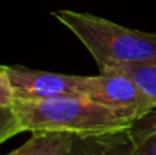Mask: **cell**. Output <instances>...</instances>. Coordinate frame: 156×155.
<instances>
[{
	"instance_id": "1",
	"label": "cell",
	"mask_w": 156,
	"mask_h": 155,
	"mask_svg": "<svg viewBox=\"0 0 156 155\" xmlns=\"http://www.w3.org/2000/svg\"><path fill=\"white\" fill-rule=\"evenodd\" d=\"M12 111L21 132L59 131L74 135H90L124 129L135 122L132 117L87 96L15 101Z\"/></svg>"
},
{
	"instance_id": "2",
	"label": "cell",
	"mask_w": 156,
	"mask_h": 155,
	"mask_svg": "<svg viewBox=\"0 0 156 155\" xmlns=\"http://www.w3.org/2000/svg\"><path fill=\"white\" fill-rule=\"evenodd\" d=\"M52 15L76 35L100 70L156 58V34L129 29L88 12L58 9Z\"/></svg>"
},
{
	"instance_id": "3",
	"label": "cell",
	"mask_w": 156,
	"mask_h": 155,
	"mask_svg": "<svg viewBox=\"0 0 156 155\" xmlns=\"http://www.w3.org/2000/svg\"><path fill=\"white\" fill-rule=\"evenodd\" d=\"M83 96L114 108L133 120L156 108V105L120 68H103L97 76H87Z\"/></svg>"
},
{
	"instance_id": "4",
	"label": "cell",
	"mask_w": 156,
	"mask_h": 155,
	"mask_svg": "<svg viewBox=\"0 0 156 155\" xmlns=\"http://www.w3.org/2000/svg\"><path fill=\"white\" fill-rule=\"evenodd\" d=\"M15 101H46L62 96H83L87 76L8 67Z\"/></svg>"
},
{
	"instance_id": "5",
	"label": "cell",
	"mask_w": 156,
	"mask_h": 155,
	"mask_svg": "<svg viewBox=\"0 0 156 155\" xmlns=\"http://www.w3.org/2000/svg\"><path fill=\"white\" fill-rule=\"evenodd\" d=\"M65 155H133V143L129 128L102 134L74 135Z\"/></svg>"
},
{
	"instance_id": "6",
	"label": "cell",
	"mask_w": 156,
	"mask_h": 155,
	"mask_svg": "<svg viewBox=\"0 0 156 155\" xmlns=\"http://www.w3.org/2000/svg\"><path fill=\"white\" fill-rule=\"evenodd\" d=\"M74 140V134L59 131H35L20 148L5 155H65Z\"/></svg>"
},
{
	"instance_id": "7",
	"label": "cell",
	"mask_w": 156,
	"mask_h": 155,
	"mask_svg": "<svg viewBox=\"0 0 156 155\" xmlns=\"http://www.w3.org/2000/svg\"><path fill=\"white\" fill-rule=\"evenodd\" d=\"M129 132L133 143V155H156V108L138 117Z\"/></svg>"
},
{
	"instance_id": "8",
	"label": "cell",
	"mask_w": 156,
	"mask_h": 155,
	"mask_svg": "<svg viewBox=\"0 0 156 155\" xmlns=\"http://www.w3.org/2000/svg\"><path fill=\"white\" fill-rule=\"evenodd\" d=\"M112 68H120L126 72L141 88V91L156 105V58L141 61V62L117 65Z\"/></svg>"
},
{
	"instance_id": "9",
	"label": "cell",
	"mask_w": 156,
	"mask_h": 155,
	"mask_svg": "<svg viewBox=\"0 0 156 155\" xmlns=\"http://www.w3.org/2000/svg\"><path fill=\"white\" fill-rule=\"evenodd\" d=\"M20 132L21 129L12 108H0V145Z\"/></svg>"
},
{
	"instance_id": "10",
	"label": "cell",
	"mask_w": 156,
	"mask_h": 155,
	"mask_svg": "<svg viewBox=\"0 0 156 155\" xmlns=\"http://www.w3.org/2000/svg\"><path fill=\"white\" fill-rule=\"evenodd\" d=\"M15 102L8 65H0V108H12Z\"/></svg>"
}]
</instances>
